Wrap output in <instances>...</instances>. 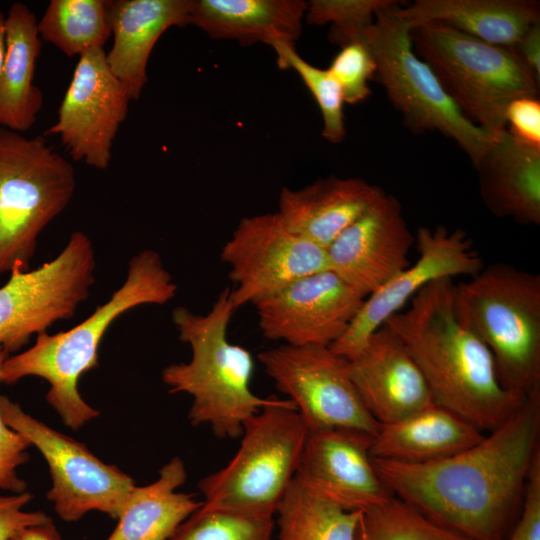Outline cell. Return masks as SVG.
<instances>
[{"instance_id":"cell-22","label":"cell","mask_w":540,"mask_h":540,"mask_svg":"<svg viewBox=\"0 0 540 540\" xmlns=\"http://www.w3.org/2000/svg\"><path fill=\"white\" fill-rule=\"evenodd\" d=\"M307 5L303 0H193L189 24L211 38L245 46H294Z\"/></svg>"},{"instance_id":"cell-40","label":"cell","mask_w":540,"mask_h":540,"mask_svg":"<svg viewBox=\"0 0 540 540\" xmlns=\"http://www.w3.org/2000/svg\"><path fill=\"white\" fill-rule=\"evenodd\" d=\"M11 540H62L52 519L44 524L19 531Z\"/></svg>"},{"instance_id":"cell-7","label":"cell","mask_w":540,"mask_h":540,"mask_svg":"<svg viewBox=\"0 0 540 540\" xmlns=\"http://www.w3.org/2000/svg\"><path fill=\"white\" fill-rule=\"evenodd\" d=\"M76 190L72 164L44 135L0 127V276L29 270L43 230Z\"/></svg>"},{"instance_id":"cell-4","label":"cell","mask_w":540,"mask_h":540,"mask_svg":"<svg viewBox=\"0 0 540 540\" xmlns=\"http://www.w3.org/2000/svg\"><path fill=\"white\" fill-rule=\"evenodd\" d=\"M224 288L206 314L185 307L172 312L178 337L191 348V359L168 365L162 380L172 394L193 398L188 418L192 425H208L221 439L242 435L244 423L278 397L255 395L250 388L255 363L244 347L228 340L227 330L236 311Z\"/></svg>"},{"instance_id":"cell-12","label":"cell","mask_w":540,"mask_h":540,"mask_svg":"<svg viewBox=\"0 0 540 540\" xmlns=\"http://www.w3.org/2000/svg\"><path fill=\"white\" fill-rule=\"evenodd\" d=\"M258 360L276 388L287 396L308 431L338 429L374 438L380 424L354 386L347 359L329 346H280Z\"/></svg>"},{"instance_id":"cell-34","label":"cell","mask_w":540,"mask_h":540,"mask_svg":"<svg viewBox=\"0 0 540 540\" xmlns=\"http://www.w3.org/2000/svg\"><path fill=\"white\" fill-rule=\"evenodd\" d=\"M327 69L340 85L345 103L362 102L371 94L369 82L376 73V62L366 40L341 47Z\"/></svg>"},{"instance_id":"cell-16","label":"cell","mask_w":540,"mask_h":540,"mask_svg":"<svg viewBox=\"0 0 540 540\" xmlns=\"http://www.w3.org/2000/svg\"><path fill=\"white\" fill-rule=\"evenodd\" d=\"M365 297L329 269L294 281L257 303L264 338L290 346H331Z\"/></svg>"},{"instance_id":"cell-14","label":"cell","mask_w":540,"mask_h":540,"mask_svg":"<svg viewBox=\"0 0 540 540\" xmlns=\"http://www.w3.org/2000/svg\"><path fill=\"white\" fill-rule=\"evenodd\" d=\"M130 101L126 88L108 66L104 48L86 51L79 56L57 120L44 136H59L74 160L105 170Z\"/></svg>"},{"instance_id":"cell-2","label":"cell","mask_w":540,"mask_h":540,"mask_svg":"<svg viewBox=\"0 0 540 540\" xmlns=\"http://www.w3.org/2000/svg\"><path fill=\"white\" fill-rule=\"evenodd\" d=\"M454 282L425 286L405 311L384 325L395 333L419 367L434 404L482 432L505 422L523 403L501 384L486 345L456 317Z\"/></svg>"},{"instance_id":"cell-29","label":"cell","mask_w":540,"mask_h":540,"mask_svg":"<svg viewBox=\"0 0 540 540\" xmlns=\"http://www.w3.org/2000/svg\"><path fill=\"white\" fill-rule=\"evenodd\" d=\"M37 26L41 39L69 57L104 48L111 37L107 0H51Z\"/></svg>"},{"instance_id":"cell-20","label":"cell","mask_w":540,"mask_h":540,"mask_svg":"<svg viewBox=\"0 0 540 540\" xmlns=\"http://www.w3.org/2000/svg\"><path fill=\"white\" fill-rule=\"evenodd\" d=\"M193 0H107L113 43L106 60L131 100L148 81L147 64L160 36L189 24Z\"/></svg>"},{"instance_id":"cell-18","label":"cell","mask_w":540,"mask_h":540,"mask_svg":"<svg viewBox=\"0 0 540 540\" xmlns=\"http://www.w3.org/2000/svg\"><path fill=\"white\" fill-rule=\"evenodd\" d=\"M372 437L338 430L308 431L295 478L347 511L364 512L393 495L375 470Z\"/></svg>"},{"instance_id":"cell-11","label":"cell","mask_w":540,"mask_h":540,"mask_svg":"<svg viewBox=\"0 0 540 540\" xmlns=\"http://www.w3.org/2000/svg\"><path fill=\"white\" fill-rule=\"evenodd\" d=\"M5 423L35 446L46 460L52 486L46 497L66 522L80 520L90 511L118 519L135 481L116 465L106 464L81 442L56 431L0 395Z\"/></svg>"},{"instance_id":"cell-15","label":"cell","mask_w":540,"mask_h":540,"mask_svg":"<svg viewBox=\"0 0 540 540\" xmlns=\"http://www.w3.org/2000/svg\"><path fill=\"white\" fill-rule=\"evenodd\" d=\"M415 241L417 261L364 299L347 331L329 346L333 352L346 359L354 357L377 329L429 283L440 278L473 277L484 268L462 230L420 227Z\"/></svg>"},{"instance_id":"cell-41","label":"cell","mask_w":540,"mask_h":540,"mask_svg":"<svg viewBox=\"0 0 540 540\" xmlns=\"http://www.w3.org/2000/svg\"><path fill=\"white\" fill-rule=\"evenodd\" d=\"M5 56V15L0 10V71Z\"/></svg>"},{"instance_id":"cell-24","label":"cell","mask_w":540,"mask_h":540,"mask_svg":"<svg viewBox=\"0 0 540 540\" xmlns=\"http://www.w3.org/2000/svg\"><path fill=\"white\" fill-rule=\"evenodd\" d=\"M410 26L438 23L484 42L514 47L523 35L540 23L535 0H415L396 7Z\"/></svg>"},{"instance_id":"cell-3","label":"cell","mask_w":540,"mask_h":540,"mask_svg":"<svg viewBox=\"0 0 540 540\" xmlns=\"http://www.w3.org/2000/svg\"><path fill=\"white\" fill-rule=\"evenodd\" d=\"M177 289L157 251L138 252L128 263L125 281L105 303L69 330L42 332L30 348L8 356L0 368V382L10 385L30 376L44 379L49 384L46 401L65 426L78 430L99 415L80 395L78 382L98 366V350L107 330L138 306L168 303Z\"/></svg>"},{"instance_id":"cell-39","label":"cell","mask_w":540,"mask_h":540,"mask_svg":"<svg viewBox=\"0 0 540 540\" xmlns=\"http://www.w3.org/2000/svg\"><path fill=\"white\" fill-rule=\"evenodd\" d=\"M513 48L527 68L540 80V23L534 24Z\"/></svg>"},{"instance_id":"cell-9","label":"cell","mask_w":540,"mask_h":540,"mask_svg":"<svg viewBox=\"0 0 540 540\" xmlns=\"http://www.w3.org/2000/svg\"><path fill=\"white\" fill-rule=\"evenodd\" d=\"M399 2L377 12L366 34L376 62L377 80L389 101L415 133L438 132L453 140L473 166L489 144L446 94L432 69L414 52L410 24L396 12Z\"/></svg>"},{"instance_id":"cell-26","label":"cell","mask_w":540,"mask_h":540,"mask_svg":"<svg viewBox=\"0 0 540 540\" xmlns=\"http://www.w3.org/2000/svg\"><path fill=\"white\" fill-rule=\"evenodd\" d=\"M30 8L13 3L5 16V56L0 71V127L19 133L29 130L43 106L35 85L42 39Z\"/></svg>"},{"instance_id":"cell-13","label":"cell","mask_w":540,"mask_h":540,"mask_svg":"<svg viewBox=\"0 0 540 540\" xmlns=\"http://www.w3.org/2000/svg\"><path fill=\"white\" fill-rule=\"evenodd\" d=\"M235 284V310L261 302L294 281L328 269L326 249L289 231L277 212L243 218L220 252Z\"/></svg>"},{"instance_id":"cell-10","label":"cell","mask_w":540,"mask_h":540,"mask_svg":"<svg viewBox=\"0 0 540 540\" xmlns=\"http://www.w3.org/2000/svg\"><path fill=\"white\" fill-rule=\"evenodd\" d=\"M95 269L93 243L77 230L52 260L33 270H12L0 287V347L15 353L33 335L71 319L89 297Z\"/></svg>"},{"instance_id":"cell-23","label":"cell","mask_w":540,"mask_h":540,"mask_svg":"<svg viewBox=\"0 0 540 540\" xmlns=\"http://www.w3.org/2000/svg\"><path fill=\"white\" fill-rule=\"evenodd\" d=\"M474 167L482 199L493 214L523 224L540 223V148L506 130Z\"/></svg>"},{"instance_id":"cell-35","label":"cell","mask_w":540,"mask_h":540,"mask_svg":"<svg viewBox=\"0 0 540 540\" xmlns=\"http://www.w3.org/2000/svg\"><path fill=\"white\" fill-rule=\"evenodd\" d=\"M9 353L0 347V368ZM30 443L20 433L9 427L0 413V489L15 494L25 492L26 483L17 475V468L25 464Z\"/></svg>"},{"instance_id":"cell-17","label":"cell","mask_w":540,"mask_h":540,"mask_svg":"<svg viewBox=\"0 0 540 540\" xmlns=\"http://www.w3.org/2000/svg\"><path fill=\"white\" fill-rule=\"evenodd\" d=\"M414 242L400 202L384 192L326 248L328 269L366 298L409 266Z\"/></svg>"},{"instance_id":"cell-1","label":"cell","mask_w":540,"mask_h":540,"mask_svg":"<svg viewBox=\"0 0 540 540\" xmlns=\"http://www.w3.org/2000/svg\"><path fill=\"white\" fill-rule=\"evenodd\" d=\"M540 389L472 447L423 464L373 459L393 496L470 540H502L540 450Z\"/></svg>"},{"instance_id":"cell-6","label":"cell","mask_w":540,"mask_h":540,"mask_svg":"<svg viewBox=\"0 0 540 540\" xmlns=\"http://www.w3.org/2000/svg\"><path fill=\"white\" fill-rule=\"evenodd\" d=\"M410 37L415 54L491 142L507 130L510 102L539 95L540 80L513 47L490 44L438 23L412 25Z\"/></svg>"},{"instance_id":"cell-31","label":"cell","mask_w":540,"mask_h":540,"mask_svg":"<svg viewBox=\"0 0 540 540\" xmlns=\"http://www.w3.org/2000/svg\"><path fill=\"white\" fill-rule=\"evenodd\" d=\"M275 519L202 506L176 529L169 540H276Z\"/></svg>"},{"instance_id":"cell-5","label":"cell","mask_w":540,"mask_h":540,"mask_svg":"<svg viewBox=\"0 0 540 540\" xmlns=\"http://www.w3.org/2000/svg\"><path fill=\"white\" fill-rule=\"evenodd\" d=\"M454 311L492 354L503 387L540 389V276L504 263L454 285Z\"/></svg>"},{"instance_id":"cell-21","label":"cell","mask_w":540,"mask_h":540,"mask_svg":"<svg viewBox=\"0 0 540 540\" xmlns=\"http://www.w3.org/2000/svg\"><path fill=\"white\" fill-rule=\"evenodd\" d=\"M385 191L360 178L329 177L282 188L278 215L293 234L326 249Z\"/></svg>"},{"instance_id":"cell-33","label":"cell","mask_w":540,"mask_h":540,"mask_svg":"<svg viewBox=\"0 0 540 540\" xmlns=\"http://www.w3.org/2000/svg\"><path fill=\"white\" fill-rule=\"evenodd\" d=\"M395 0H311L305 18L315 25L330 24L329 41L340 48L364 41L381 9L398 3Z\"/></svg>"},{"instance_id":"cell-25","label":"cell","mask_w":540,"mask_h":540,"mask_svg":"<svg viewBox=\"0 0 540 540\" xmlns=\"http://www.w3.org/2000/svg\"><path fill=\"white\" fill-rule=\"evenodd\" d=\"M484 435L453 412L432 404L400 420L380 424L370 454L374 459L423 464L462 452Z\"/></svg>"},{"instance_id":"cell-30","label":"cell","mask_w":540,"mask_h":540,"mask_svg":"<svg viewBox=\"0 0 540 540\" xmlns=\"http://www.w3.org/2000/svg\"><path fill=\"white\" fill-rule=\"evenodd\" d=\"M356 540H470L392 496L361 514Z\"/></svg>"},{"instance_id":"cell-36","label":"cell","mask_w":540,"mask_h":540,"mask_svg":"<svg viewBox=\"0 0 540 540\" xmlns=\"http://www.w3.org/2000/svg\"><path fill=\"white\" fill-rule=\"evenodd\" d=\"M509 540H540V450L532 461L520 516Z\"/></svg>"},{"instance_id":"cell-38","label":"cell","mask_w":540,"mask_h":540,"mask_svg":"<svg viewBox=\"0 0 540 540\" xmlns=\"http://www.w3.org/2000/svg\"><path fill=\"white\" fill-rule=\"evenodd\" d=\"M29 492L0 496V540H11L19 531L44 524L51 518L41 511H25L31 501Z\"/></svg>"},{"instance_id":"cell-28","label":"cell","mask_w":540,"mask_h":540,"mask_svg":"<svg viewBox=\"0 0 540 540\" xmlns=\"http://www.w3.org/2000/svg\"><path fill=\"white\" fill-rule=\"evenodd\" d=\"M361 514L313 494L294 478L275 514L276 540H356Z\"/></svg>"},{"instance_id":"cell-19","label":"cell","mask_w":540,"mask_h":540,"mask_svg":"<svg viewBox=\"0 0 540 540\" xmlns=\"http://www.w3.org/2000/svg\"><path fill=\"white\" fill-rule=\"evenodd\" d=\"M347 367L363 403L379 424L400 420L434 404L416 362L386 325L347 359Z\"/></svg>"},{"instance_id":"cell-8","label":"cell","mask_w":540,"mask_h":540,"mask_svg":"<svg viewBox=\"0 0 540 540\" xmlns=\"http://www.w3.org/2000/svg\"><path fill=\"white\" fill-rule=\"evenodd\" d=\"M308 429L288 399H278L243 425L240 446L220 470L202 478L203 506L275 517L293 482Z\"/></svg>"},{"instance_id":"cell-32","label":"cell","mask_w":540,"mask_h":540,"mask_svg":"<svg viewBox=\"0 0 540 540\" xmlns=\"http://www.w3.org/2000/svg\"><path fill=\"white\" fill-rule=\"evenodd\" d=\"M281 69H293L314 97L322 115V136L331 143L341 142L346 134L344 96L342 89L328 69L316 67L304 60L294 46L274 48Z\"/></svg>"},{"instance_id":"cell-27","label":"cell","mask_w":540,"mask_h":540,"mask_svg":"<svg viewBox=\"0 0 540 540\" xmlns=\"http://www.w3.org/2000/svg\"><path fill=\"white\" fill-rule=\"evenodd\" d=\"M187 479L183 460L175 456L160 470L158 478L135 486L106 540H169L179 525L203 502L194 494L179 492Z\"/></svg>"},{"instance_id":"cell-37","label":"cell","mask_w":540,"mask_h":540,"mask_svg":"<svg viewBox=\"0 0 540 540\" xmlns=\"http://www.w3.org/2000/svg\"><path fill=\"white\" fill-rule=\"evenodd\" d=\"M507 131L517 140L540 148V101L520 97L509 103L505 113Z\"/></svg>"}]
</instances>
